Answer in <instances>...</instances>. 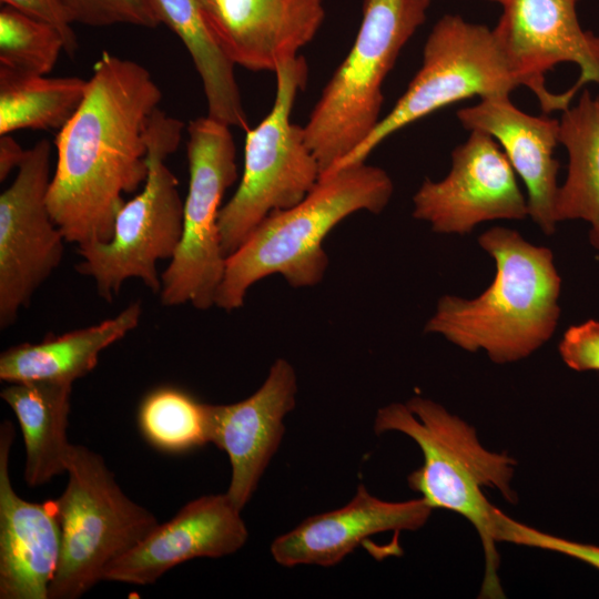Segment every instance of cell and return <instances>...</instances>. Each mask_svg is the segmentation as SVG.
<instances>
[{"label":"cell","instance_id":"obj_14","mask_svg":"<svg viewBox=\"0 0 599 599\" xmlns=\"http://www.w3.org/2000/svg\"><path fill=\"white\" fill-rule=\"evenodd\" d=\"M296 393L292 364L278 358L250 397L227 405L209 404L210 443L230 459L232 475L225 494L240 510L252 498L281 445L284 418L295 407Z\"/></svg>","mask_w":599,"mask_h":599},{"label":"cell","instance_id":"obj_29","mask_svg":"<svg viewBox=\"0 0 599 599\" xmlns=\"http://www.w3.org/2000/svg\"><path fill=\"white\" fill-rule=\"evenodd\" d=\"M558 351L569 368L599 372V322L588 319L571 325L564 333Z\"/></svg>","mask_w":599,"mask_h":599},{"label":"cell","instance_id":"obj_6","mask_svg":"<svg viewBox=\"0 0 599 599\" xmlns=\"http://www.w3.org/2000/svg\"><path fill=\"white\" fill-rule=\"evenodd\" d=\"M184 123L159 108L148 131L149 173L143 189L119 211L106 242L78 247L75 270L91 277L101 298L112 302L129 278L161 291L158 263L175 254L183 231L179 183L166 164L181 142Z\"/></svg>","mask_w":599,"mask_h":599},{"label":"cell","instance_id":"obj_28","mask_svg":"<svg viewBox=\"0 0 599 599\" xmlns=\"http://www.w3.org/2000/svg\"><path fill=\"white\" fill-rule=\"evenodd\" d=\"M494 536L496 542L555 551L578 559L599 570V547L590 544L568 540L546 534L536 528L516 521L496 508L494 514Z\"/></svg>","mask_w":599,"mask_h":599},{"label":"cell","instance_id":"obj_13","mask_svg":"<svg viewBox=\"0 0 599 599\" xmlns=\"http://www.w3.org/2000/svg\"><path fill=\"white\" fill-rule=\"evenodd\" d=\"M413 204V216L443 234H467L486 221L529 215L506 154L489 134L478 130L454 149L450 171L443 180L423 182Z\"/></svg>","mask_w":599,"mask_h":599},{"label":"cell","instance_id":"obj_16","mask_svg":"<svg viewBox=\"0 0 599 599\" xmlns=\"http://www.w3.org/2000/svg\"><path fill=\"white\" fill-rule=\"evenodd\" d=\"M247 537L241 510L226 494L201 496L111 562L102 580L151 585L182 562L234 554L245 545Z\"/></svg>","mask_w":599,"mask_h":599},{"label":"cell","instance_id":"obj_19","mask_svg":"<svg viewBox=\"0 0 599 599\" xmlns=\"http://www.w3.org/2000/svg\"><path fill=\"white\" fill-rule=\"evenodd\" d=\"M457 118L465 129L483 131L501 146L526 185L528 214L545 234H552L559 189L560 165L554 158L559 120L519 110L507 93L480 98L478 104L459 109Z\"/></svg>","mask_w":599,"mask_h":599},{"label":"cell","instance_id":"obj_5","mask_svg":"<svg viewBox=\"0 0 599 599\" xmlns=\"http://www.w3.org/2000/svg\"><path fill=\"white\" fill-rule=\"evenodd\" d=\"M432 0H364L355 41L333 73L304 126L321 176L376 128L382 87L403 47L425 22Z\"/></svg>","mask_w":599,"mask_h":599},{"label":"cell","instance_id":"obj_32","mask_svg":"<svg viewBox=\"0 0 599 599\" xmlns=\"http://www.w3.org/2000/svg\"><path fill=\"white\" fill-rule=\"evenodd\" d=\"M488 1L496 2V3H499V4H501L504 2V0H488Z\"/></svg>","mask_w":599,"mask_h":599},{"label":"cell","instance_id":"obj_22","mask_svg":"<svg viewBox=\"0 0 599 599\" xmlns=\"http://www.w3.org/2000/svg\"><path fill=\"white\" fill-rule=\"evenodd\" d=\"M559 143L569 162L557 193L556 220L587 221L590 243L599 251V97L585 90L575 105L562 111Z\"/></svg>","mask_w":599,"mask_h":599},{"label":"cell","instance_id":"obj_17","mask_svg":"<svg viewBox=\"0 0 599 599\" xmlns=\"http://www.w3.org/2000/svg\"><path fill=\"white\" fill-rule=\"evenodd\" d=\"M13 426H0V598L49 599L61 552L54 500L31 502L13 489L9 455Z\"/></svg>","mask_w":599,"mask_h":599},{"label":"cell","instance_id":"obj_31","mask_svg":"<svg viewBox=\"0 0 599 599\" xmlns=\"http://www.w3.org/2000/svg\"><path fill=\"white\" fill-rule=\"evenodd\" d=\"M24 150L9 134L0 135V181L3 182L10 173L19 167L26 156Z\"/></svg>","mask_w":599,"mask_h":599},{"label":"cell","instance_id":"obj_1","mask_svg":"<svg viewBox=\"0 0 599 599\" xmlns=\"http://www.w3.org/2000/svg\"><path fill=\"white\" fill-rule=\"evenodd\" d=\"M162 92L142 64L103 52L85 95L59 130L50 215L78 247L111 238L124 194L144 184L148 131Z\"/></svg>","mask_w":599,"mask_h":599},{"label":"cell","instance_id":"obj_8","mask_svg":"<svg viewBox=\"0 0 599 599\" xmlns=\"http://www.w3.org/2000/svg\"><path fill=\"white\" fill-rule=\"evenodd\" d=\"M275 74L273 108L257 126L247 131L242 179L219 213L226 257L271 213L301 202L321 179L319 165L305 141L304 126L291 121L295 98L307 83V62L297 55L281 63Z\"/></svg>","mask_w":599,"mask_h":599},{"label":"cell","instance_id":"obj_20","mask_svg":"<svg viewBox=\"0 0 599 599\" xmlns=\"http://www.w3.org/2000/svg\"><path fill=\"white\" fill-rule=\"evenodd\" d=\"M142 314L133 302L118 315L61 335L49 334L39 343H21L0 356V378L7 383L45 380L70 384L90 373L102 351L133 331Z\"/></svg>","mask_w":599,"mask_h":599},{"label":"cell","instance_id":"obj_2","mask_svg":"<svg viewBox=\"0 0 599 599\" xmlns=\"http://www.w3.org/2000/svg\"><path fill=\"white\" fill-rule=\"evenodd\" d=\"M478 243L495 260L493 283L471 300L440 297L425 332L467 352L483 349L496 364L520 361L552 336L560 317L561 278L552 252L500 226Z\"/></svg>","mask_w":599,"mask_h":599},{"label":"cell","instance_id":"obj_25","mask_svg":"<svg viewBox=\"0 0 599 599\" xmlns=\"http://www.w3.org/2000/svg\"><path fill=\"white\" fill-rule=\"evenodd\" d=\"M209 404L174 386L150 390L136 420L144 439L166 454H184L210 443Z\"/></svg>","mask_w":599,"mask_h":599},{"label":"cell","instance_id":"obj_3","mask_svg":"<svg viewBox=\"0 0 599 599\" xmlns=\"http://www.w3.org/2000/svg\"><path fill=\"white\" fill-rule=\"evenodd\" d=\"M393 191L389 175L365 162L322 176L301 202L271 213L226 257L215 306L226 312L240 308L248 288L273 274L293 287L318 284L328 266L326 235L355 212L380 213Z\"/></svg>","mask_w":599,"mask_h":599},{"label":"cell","instance_id":"obj_26","mask_svg":"<svg viewBox=\"0 0 599 599\" xmlns=\"http://www.w3.org/2000/svg\"><path fill=\"white\" fill-rule=\"evenodd\" d=\"M61 51L65 43L57 28L9 6L0 10V65L45 75Z\"/></svg>","mask_w":599,"mask_h":599},{"label":"cell","instance_id":"obj_27","mask_svg":"<svg viewBox=\"0 0 599 599\" xmlns=\"http://www.w3.org/2000/svg\"><path fill=\"white\" fill-rule=\"evenodd\" d=\"M70 20L90 27L132 24L156 28L162 23L154 0H61Z\"/></svg>","mask_w":599,"mask_h":599},{"label":"cell","instance_id":"obj_4","mask_svg":"<svg viewBox=\"0 0 599 599\" xmlns=\"http://www.w3.org/2000/svg\"><path fill=\"white\" fill-rule=\"evenodd\" d=\"M374 430L377 435L403 433L419 446L424 463L408 476V486L433 509L457 512L475 527L486 562L480 595L504 597L494 537L496 507L483 489H497L507 501L516 502L517 496L510 487L516 460L506 453L486 449L473 426L438 403L420 396L412 397L406 404L393 403L379 408Z\"/></svg>","mask_w":599,"mask_h":599},{"label":"cell","instance_id":"obj_9","mask_svg":"<svg viewBox=\"0 0 599 599\" xmlns=\"http://www.w3.org/2000/svg\"><path fill=\"white\" fill-rule=\"evenodd\" d=\"M520 85L529 87L493 29L458 14H445L428 34L420 69L404 94L373 132L327 174L365 162L393 133L441 108L475 95L509 94Z\"/></svg>","mask_w":599,"mask_h":599},{"label":"cell","instance_id":"obj_10","mask_svg":"<svg viewBox=\"0 0 599 599\" xmlns=\"http://www.w3.org/2000/svg\"><path fill=\"white\" fill-rule=\"evenodd\" d=\"M189 189L183 207L180 244L161 274L160 298L165 306L215 305L226 256L222 250L219 213L224 192L237 179L236 149L230 125L211 116L189 122Z\"/></svg>","mask_w":599,"mask_h":599},{"label":"cell","instance_id":"obj_23","mask_svg":"<svg viewBox=\"0 0 599 599\" xmlns=\"http://www.w3.org/2000/svg\"><path fill=\"white\" fill-rule=\"evenodd\" d=\"M162 23L181 39L201 78L207 115L230 126L246 128L235 79V64L210 34L199 0H154Z\"/></svg>","mask_w":599,"mask_h":599},{"label":"cell","instance_id":"obj_21","mask_svg":"<svg viewBox=\"0 0 599 599\" xmlns=\"http://www.w3.org/2000/svg\"><path fill=\"white\" fill-rule=\"evenodd\" d=\"M71 389L70 384L30 380L10 383L1 390L22 432L24 480L30 487L65 473Z\"/></svg>","mask_w":599,"mask_h":599},{"label":"cell","instance_id":"obj_12","mask_svg":"<svg viewBox=\"0 0 599 599\" xmlns=\"http://www.w3.org/2000/svg\"><path fill=\"white\" fill-rule=\"evenodd\" d=\"M51 144L27 150L17 175L0 194V327L11 326L43 282L60 265L63 233L52 220L47 195Z\"/></svg>","mask_w":599,"mask_h":599},{"label":"cell","instance_id":"obj_7","mask_svg":"<svg viewBox=\"0 0 599 599\" xmlns=\"http://www.w3.org/2000/svg\"><path fill=\"white\" fill-rule=\"evenodd\" d=\"M68 484L54 499L61 552L49 599H78L102 580L104 569L141 542L156 517L131 500L102 456L71 444Z\"/></svg>","mask_w":599,"mask_h":599},{"label":"cell","instance_id":"obj_24","mask_svg":"<svg viewBox=\"0 0 599 599\" xmlns=\"http://www.w3.org/2000/svg\"><path fill=\"white\" fill-rule=\"evenodd\" d=\"M88 80L48 78L0 65V135L19 130H60L80 106Z\"/></svg>","mask_w":599,"mask_h":599},{"label":"cell","instance_id":"obj_15","mask_svg":"<svg viewBox=\"0 0 599 599\" xmlns=\"http://www.w3.org/2000/svg\"><path fill=\"white\" fill-rule=\"evenodd\" d=\"M224 54L252 71H274L298 55L319 30L323 0H199Z\"/></svg>","mask_w":599,"mask_h":599},{"label":"cell","instance_id":"obj_30","mask_svg":"<svg viewBox=\"0 0 599 599\" xmlns=\"http://www.w3.org/2000/svg\"><path fill=\"white\" fill-rule=\"evenodd\" d=\"M1 2L57 28L64 40L68 54L72 55L78 50L72 21L61 0H1Z\"/></svg>","mask_w":599,"mask_h":599},{"label":"cell","instance_id":"obj_18","mask_svg":"<svg viewBox=\"0 0 599 599\" xmlns=\"http://www.w3.org/2000/svg\"><path fill=\"white\" fill-rule=\"evenodd\" d=\"M432 510L423 497L386 501L359 485L354 498L344 507L311 516L274 539L271 554L284 567H331L373 535L419 529L428 520Z\"/></svg>","mask_w":599,"mask_h":599},{"label":"cell","instance_id":"obj_11","mask_svg":"<svg viewBox=\"0 0 599 599\" xmlns=\"http://www.w3.org/2000/svg\"><path fill=\"white\" fill-rule=\"evenodd\" d=\"M580 0H504L494 33L544 113L565 111L585 84H599V37L581 28Z\"/></svg>","mask_w":599,"mask_h":599}]
</instances>
